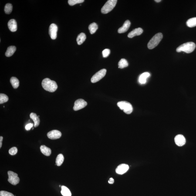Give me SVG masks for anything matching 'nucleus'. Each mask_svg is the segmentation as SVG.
<instances>
[{
  "label": "nucleus",
  "instance_id": "nucleus-27",
  "mask_svg": "<svg viewBox=\"0 0 196 196\" xmlns=\"http://www.w3.org/2000/svg\"><path fill=\"white\" fill-rule=\"evenodd\" d=\"M8 97L5 94H0V104L6 103L8 100Z\"/></svg>",
  "mask_w": 196,
  "mask_h": 196
},
{
  "label": "nucleus",
  "instance_id": "nucleus-14",
  "mask_svg": "<svg viewBox=\"0 0 196 196\" xmlns=\"http://www.w3.org/2000/svg\"><path fill=\"white\" fill-rule=\"evenodd\" d=\"M130 21L127 20L125 22L123 26L119 28L118 32L120 34L126 32L129 29L130 26Z\"/></svg>",
  "mask_w": 196,
  "mask_h": 196
},
{
  "label": "nucleus",
  "instance_id": "nucleus-1",
  "mask_svg": "<svg viewBox=\"0 0 196 196\" xmlns=\"http://www.w3.org/2000/svg\"><path fill=\"white\" fill-rule=\"evenodd\" d=\"M42 84L45 90L50 92H55L58 88L56 82L51 80L49 78L44 79L42 81Z\"/></svg>",
  "mask_w": 196,
  "mask_h": 196
},
{
  "label": "nucleus",
  "instance_id": "nucleus-6",
  "mask_svg": "<svg viewBox=\"0 0 196 196\" xmlns=\"http://www.w3.org/2000/svg\"><path fill=\"white\" fill-rule=\"evenodd\" d=\"M8 182L13 185H16L19 184L20 179L18 177V175L14 172L9 171L8 172Z\"/></svg>",
  "mask_w": 196,
  "mask_h": 196
},
{
  "label": "nucleus",
  "instance_id": "nucleus-22",
  "mask_svg": "<svg viewBox=\"0 0 196 196\" xmlns=\"http://www.w3.org/2000/svg\"><path fill=\"white\" fill-rule=\"evenodd\" d=\"M61 194L63 196H71L72 194L70 190L67 187L62 186Z\"/></svg>",
  "mask_w": 196,
  "mask_h": 196
},
{
  "label": "nucleus",
  "instance_id": "nucleus-17",
  "mask_svg": "<svg viewBox=\"0 0 196 196\" xmlns=\"http://www.w3.org/2000/svg\"><path fill=\"white\" fill-rule=\"evenodd\" d=\"M40 149L41 152L45 156H49L51 154V150L49 147L45 145H42L40 146Z\"/></svg>",
  "mask_w": 196,
  "mask_h": 196
},
{
  "label": "nucleus",
  "instance_id": "nucleus-29",
  "mask_svg": "<svg viewBox=\"0 0 196 196\" xmlns=\"http://www.w3.org/2000/svg\"><path fill=\"white\" fill-rule=\"evenodd\" d=\"M84 2V0H69L68 3L71 6H73L76 4L82 3Z\"/></svg>",
  "mask_w": 196,
  "mask_h": 196
},
{
  "label": "nucleus",
  "instance_id": "nucleus-7",
  "mask_svg": "<svg viewBox=\"0 0 196 196\" xmlns=\"http://www.w3.org/2000/svg\"><path fill=\"white\" fill-rule=\"evenodd\" d=\"M106 73V70L105 69H102L99 71L92 76L91 79V82L92 83H96L99 82L104 77Z\"/></svg>",
  "mask_w": 196,
  "mask_h": 196
},
{
  "label": "nucleus",
  "instance_id": "nucleus-23",
  "mask_svg": "<svg viewBox=\"0 0 196 196\" xmlns=\"http://www.w3.org/2000/svg\"><path fill=\"white\" fill-rule=\"evenodd\" d=\"M187 26L192 28L196 26V17L190 18L186 22Z\"/></svg>",
  "mask_w": 196,
  "mask_h": 196
},
{
  "label": "nucleus",
  "instance_id": "nucleus-25",
  "mask_svg": "<svg viewBox=\"0 0 196 196\" xmlns=\"http://www.w3.org/2000/svg\"><path fill=\"white\" fill-rule=\"evenodd\" d=\"M64 160V157L63 155L60 154L56 157V163L57 166H60L63 163Z\"/></svg>",
  "mask_w": 196,
  "mask_h": 196
},
{
  "label": "nucleus",
  "instance_id": "nucleus-24",
  "mask_svg": "<svg viewBox=\"0 0 196 196\" xmlns=\"http://www.w3.org/2000/svg\"><path fill=\"white\" fill-rule=\"evenodd\" d=\"M89 29L90 31V33L91 34L95 33L97 30L98 29V25L97 24L95 23H93L90 25H89Z\"/></svg>",
  "mask_w": 196,
  "mask_h": 196
},
{
  "label": "nucleus",
  "instance_id": "nucleus-33",
  "mask_svg": "<svg viewBox=\"0 0 196 196\" xmlns=\"http://www.w3.org/2000/svg\"><path fill=\"white\" fill-rule=\"evenodd\" d=\"M34 126V124L32 123H29V124H27L25 126V129L27 130H30L31 128Z\"/></svg>",
  "mask_w": 196,
  "mask_h": 196
},
{
  "label": "nucleus",
  "instance_id": "nucleus-3",
  "mask_svg": "<svg viewBox=\"0 0 196 196\" xmlns=\"http://www.w3.org/2000/svg\"><path fill=\"white\" fill-rule=\"evenodd\" d=\"M163 38V35L161 33L156 34L150 40L147 44V47L149 49H153L157 47L160 43Z\"/></svg>",
  "mask_w": 196,
  "mask_h": 196
},
{
  "label": "nucleus",
  "instance_id": "nucleus-18",
  "mask_svg": "<svg viewBox=\"0 0 196 196\" xmlns=\"http://www.w3.org/2000/svg\"><path fill=\"white\" fill-rule=\"evenodd\" d=\"M150 76V73L148 72H145L140 75L139 78V82L141 84L146 83V79Z\"/></svg>",
  "mask_w": 196,
  "mask_h": 196
},
{
  "label": "nucleus",
  "instance_id": "nucleus-4",
  "mask_svg": "<svg viewBox=\"0 0 196 196\" xmlns=\"http://www.w3.org/2000/svg\"><path fill=\"white\" fill-rule=\"evenodd\" d=\"M117 2V0L108 1L101 8V11L102 13L106 14L110 12L115 7Z\"/></svg>",
  "mask_w": 196,
  "mask_h": 196
},
{
  "label": "nucleus",
  "instance_id": "nucleus-19",
  "mask_svg": "<svg viewBox=\"0 0 196 196\" xmlns=\"http://www.w3.org/2000/svg\"><path fill=\"white\" fill-rule=\"evenodd\" d=\"M86 34L84 33H81L79 35H78L77 37V38L76 41L78 45H82L86 40Z\"/></svg>",
  "mask_w": 196,
  "mask_h": 196
},
{
  "label": "nucleus",
  "instance_id": "nucleus-30",
  "mask_svg": "<svg viewBox=\"0 0 196 196\" xmlns=\"http://www.w3.org/2000/svg\"><path fill=\"white\" fill-rule=\"evenodd\" d=\"M17 152V148L15 147H12L9 150V154L12 156L15 155L16 154Z\"/></svg>",
  "mask_w": 196,
  "mask_h": 196
},
{
  "label": "nucleus",
  "instance_id": "nucleus-26",
  "mask_svg": "<svg viewBox=\"0 0 196 196\" xmlns=\"http://www.w3.org/2000/svg\"><path fill=\"white\" fill-rule=\"evenodd\" d=\"M119 68L120 69H123V68L127 67L128 66V63L126 59H122L119 62Z\"/></svg>",
  "mask_w": 196,
  "mask_h": 196
},
{
  "label": "nucleus",
  "instance_id": "nucleus-12",
  "mask_svg": "<svg viewBox=\"0 0 196 196\" xmlns=\"http://www.w3.org/2000/svg\"><path fill=\"white\" fill-rule=\"evenodd\" d=\"M174 140L176 144L179 146H184L186 143L185 137L181 134L177 135L175 138Z\"/></svg>",
  "mask_w": 196,
  "mask_h": 196
},
{
  "label": "nucleus",
  "instance_id": "nucleus-31",
  "mask_svg": "<svg viewBox=\"0 0 196 196\" xmlns=\"http://www.w3.org/2000/svg\"><path fill=\"white\" fill-rule=\"evenodd\" d=\"M0 196H14L12 193L8 192L5 191H1L0 192Z\"/></svg>",
  "mask_w": 196,
  "mask_h": 196
},
{
  "label": "nucleus",
  "instance_id": "nucleus-28",
  "mask_svg": "<svg viewBox=\"0 0 196 196\" xmlns=\"http://www.w3.org/2000/svg\"><path fill=\"white\" fill-rule=\"evenodd\" d=\"M5 11L6 14H9L12 12V5L11 4L8 3L5 5Z\"/></svg>",
  "mask_w": 196,
  "mask_h": 196
},
{
  "label": "nucleus",
  "instance_id": "nucleus-15",
  "mask_svg": "<svg viewBox=\"0 0 196 196\" xmlns=\"http://www.w3.org/2000/svg\"><path fill=\"white\" fill-rule=\"evenodd\" d=\"M8 26L10 31L14 32L17 29V25L16 21L14 19L10 20L8 23Z\"/></svg>",
  "mask_w": 196,
  "mask_h": 196
},
{
  "label": "nucleus",
  "instance_id": "nucleus-20",
  "mask_svg": "<svg viewBox=\"0 0 196 196\" xmlns=\"http://www.w3.org/2000/svg\"><path fill=\"white\" fill-rule=\"evenodd\" d=\"M16 47L14 46H11L8 47L7 49L6 52H5V55L7 57H10L12 56L15 51H16Z\"/></svg>",
  "mask_w": 196,
  "mask_h": 196
},
{
  "label": "nucleus",
  "instance_id": "nucleus-21",
  "mask_svg": "<svg viewBox=\"0 0 196 196\" xmlns=\"http://www.w3.org/2000/svg\"><path fill=\"white\" fill-rule=\"evenodd\" d=\"M11 85L14 89H17L19 86V81L17 78L12 77L10 80Z\"/></svg>",
  "mask_w": 196,
  "mask_h": 196
},
{
  "label": "nucleus",
  "instance_id": "nucleus-9",
  "mask_svg": "<svg viewBox=\"0 0 196 196\" xmlns=\"http://www.w3.org/2000/svg\"><path fill=\"white\" fill-rule=\"evenodd\" d=\"M58 27L55 24H52L49 26V33L50 37L52 39H56L57 36Z\"/></svg>",
  "mask_w": 196,
  "mask_h": 196
},
{
  "label": "nucleus",
  "instance_id": "nucleus-11",
  "mask_svg": "<svg viewBox=\"0 0 196 196\" xmlns=\"http://www.w3.org/2000/svg\"><path fill=\"white\" fill-rule=\"evenodd\" d=\"M129 167L127 164H122L118 166L116 169V172L118 174H123L129 170Z\"/></svg>",
  "mask_w": 196,
  "mask_h": 196
},
{
  "label": "nucleus",
  "instance_id": "nucleus-2",
  "mask_svg": "<svg viewBox=\"0 0 196 196\" xmlns=\"http://www.w3.org/2000/svg\"><path fill=\"white\" fill-rule=\"evenodd\" d=\"M195 44L193 42H187L182 44L176 49L177 52H184L187 53H191L195 49Z\"/></svg>",
  "mask_w": 196,
  "mask_h": 196
},
{
  "label": "nucleus",
  "instance_id": "nucleus-13",
  "mask_svg": "<svg viewBox=\"0 0 196 196\" xmlns=\"http://www.w3.org/2000/svg\"><path fill=\"white\" fill-rule=\"evenodd\" d=\"M143 32V30L142 28H136L129 33L127 36L129 38H133L134 36L141 35Z\"/></svg>",
  "mask_w": 196,
  "mask_h": 196
},
{
  "label": "nucleus",
  "instance_id": "nucleus-16",
  "mask_svg": "<svg viewBox=\"0 0 196 196\" xmlns=\"http://www.w3.org/2000/svg\"><path fill=\"white\" fill-rule=\"evenodd\" d=\"M30 117L32 119L34 123V126L35 127H37L39 125L40 123V120L39 117L37 115L36 113H31L30 114Z\"/></svg>",
  "mask_w": 196,
  "mask_h": 196
},
{
  "label": "nucleus",
  "instance_id": "nucleus-34",
  "mask_svg": "<svg viewBox=\"0 0 196 196\" xmlns=\"http://www.w3.org/2000/svg\"><path fill=\"white\" fill-rule=\"evenodd\" d=\"M108 182L109 184H113L114 182V179L113 178L111 177V178L109 179Z\"/></svg>",
  "mask_w": 196,
  "mask_h": 196
},
{
  "label": "nucleus",
  "instance_id": "nucleus-8",
  "mask_svg": "<svg viewBox=\"0 0 196 196\" xmlns=\"http://www.w3.org/2000/svg\"><path fill=\"white\" fill-rule=\"evenodd\" d=\"M87 102L82 99H78L75 101L73 109L75 111H77L87 106Z\"/></svg>",
  "mask_w": 196,
  "mask_h": 196
},
{
  "label": "nucleus",
  "instance_id": "nucleus-5",
  "mask_svg": "<svg viewBox=\"0 0 196 196\" xmlns=\"http://www.w3.org/2000/svg\"><path fill=\"white\" fill-rule=\"evenodd\" d=\"M117 104L121 110H123V112L127 114H130L133 112V106L128 102L125 101H120L118 102Z\"/></svg>",
  "mask_w": 196,
  "mask_h": 196
},
{
  "label": "nucleus",
  "instance_id": "nucleus-32",
  "mask_svg": "<svg viewBox=\"0 0 196 196\" xmlns=\"http://www.w3.org/2000/svg\"><path fill=\"white\" fill-rule=\"evenodd\" d=\"M110 50L108 49H106L103 51V58H106L108 57L110 55Z\"/></svg>",
  "mask_w": 196,
  "mask_h": 196
},
{
  "label": "nucleus",
  "instance_id": "nucleus-36",
  "mask_svg": "<svg viewBox=\"0 0 196 196\" xmlns=\"http://www.w3.org/2000/svg\"><path fill=\"white\" fill-rule=\"evenodd\" d=\"M161 1V0H155V2H158V3L160 2Z\"/></svg>",
  "mask_w": 196,
  "mask_h": 196
},
{
  "label": "nucleus",
  "instance_id": "nucleus-10",
  "mask_svg": "<svg viewBox=\"0 0 196 196\" xmlns=\"http://www.w3.org/2000/svg\"><path fill=\"white\" fill-rule=\"evenodd\" d=\"M47 137L51 140H56L60 138L62 134L60 131L56 130H52L47 133Z\"/></svg>",
  "mask_w": 196,
  "mask_h": 196
},
{
  "label": "nucleus",
  "instance_id": "nucleus-35",
  "mask_svg": "<svg viewBox=\"0 0 196 196\" xmlns=\"http://www.w3.org/2000/svg\"><path fill=\"white\" fill-rule=\"evenodd\" d=\"M3 140V137L2 136H1L0 137V148L2 147Z\"/></svg>",
  "mask_w": 196,
  "mask_h": 196
}]
</instances>
